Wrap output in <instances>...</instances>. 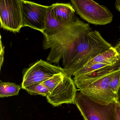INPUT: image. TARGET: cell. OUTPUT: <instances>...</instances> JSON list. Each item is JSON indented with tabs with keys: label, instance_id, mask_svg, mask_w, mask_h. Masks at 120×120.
Instances as JSON below:
<instances>
[{
	"label": "cell",
	"instance_id": "cell-10",
	"mask_svg": "<svg viewBox=\"0 0 120 120\" xmlns=\"http://www.w3.org/2000/svg\"><path fill=\"white\" fill-rule=\"evenodd\" d=\"M68 26L63 24L53 17L49 6L45 19V29L43 33L44 36L55 35L66 28Z\"/></svg>",
	"mask_w": 120,
	"mask_h": 120
},
{
	"label": "cell",
	"instance_id": "cell-12",
	"mask_svg": "<svg viewBox=\"0 0 120 120\" xmlns=\"http://www.w3.org/2000/svg\"><path fill=\"white\" fill-rule=\"evenodd\" d=\"M22 86L14 83L3 82L0 83V97L4 98L19 95Z\"/></svg>",
	"mask_w": 120,
	"mask_h": 120
},
{
	"label": "cell",
	"instance_id": "cell-4",
	"mask_svg": "<svg viewBox=\"0 0 120 120\" xmlns=\"http://www.w3.org/2000/svg\"><path fill=\"white\" fill-rule=\"evenodd\" d=\"M71 5L76 13L90 23L105 25L113 20L111 12L105 7L92 0H71Z\"/></svg>",
	"mask_w": 120,
	"mask_h": 120
},
{
	"label": "cell",
	"instance_id": "cell-7",
	"mask_svg": "<svg viewBox=\"0 0 120 120\" xmlns=\"http://www.w3.org/2000/svg\"><path fill=\"white\" fill-rule=\"evenodd\" d=\"M49 7L22 0L23 27L28 26L43 33Z\"/></svg>",
	"mask_w": 120,
	"mask_h": 120
},
{
	"label": "cell",
	"instance_id": "cell-13",
	"mask_svg": "<svg viewBox=\"0 0 120 120\" xmlns=\"http://www.w3.org/2000/svg\"><path fill=\"white\" fill-rule=\"evenodd\" d=\"M120 58V56L119 55L117 57L112 59L111 60L105 62L97 63L88 67H82L77 71L74 74V76H78L87 74L104 67L114 64L119 60Z\"/></svg>",
	"mask_w": 120,
	"mask_h": 120
},
{
	"label": "cell",
	"instance_id": "cell-14",
	"mask_svg": "<svg viewBox=\"0 0 120 120\" xmlns=\"http://www.w3.org/2000/svg\"><path fill=\"white\" fill-rule=\"evenodd\" d=\"M26 90L31 95H41L47 97L50 93L49 90L43 83H38L26 87Z\"/></svg>",
	"mask_w": 120,
	"mask_h": 120
},
{
	"label": "cell",
	"instance_id": "cell-19",
	"mask_svg": "<svg viewBox=\"0 0 120 120\" xmlns=\"http://www.w3.org/2000/svg\"><path fill=\"white\" fill-rule=\"evenodd\" d=\"M115 8L120 13V0H117L115 2Z\"/></svg>",
	"mask_w": 120,
	"mask_h": 120
},
{
	"label": "cell",
	"instance_id": "cell-2",
	"mask_svg": "<svg viewBox=\"0 0 120 120\" xmlns=\"http://www.w3.org/2000/svg\"><path fill=\"white\" fill-rule=\"evenodd\" d=\"M120 69V58L114 64L92 73L74 76V81L80 92L102 105L118 102V96L111 90L110 81Z\"/></svg>",
	"mask_w": 120,
	"mask_h": 120
},
{
	"label": "cell",
	"instance_id": "cell-20",
	"mask_svg": "<svg viewBox=\"0 0 120 120\" xmlns=\"http://www.w3.org/2000/svg\"><path fill=\"white\" fill-rule=\"evenodd\" d=\"M114 48L119 55L120 56V42L117 44V45L114 47Z\"/></svg>",
	"mask_w": 120,
	"mask_h": 120
},
{
	"label": "cell",
	"instance_id": "cell-1",
	"mask_svg": "<svg viewBox=\"0 0 120 120\" xmlns=\"http://www.w3.org/2000/svg\"><path fill=\"white\" fill-rule=\"evenodd\" d=\"M99 32L76 17L59 33L45 36L43 47L50 49L47 60L58 64L62 59L64 70L71 77L90 60L111 48Z\"/></svg>",
	"mask_w": 120,
	"mask_h": 120
},
{
	"label": "cell",
	"instance_id": "cell-3",
	"mask_svg": "<svg viewBox=\"0 0 120 120\" xmlns=\"http://www.w3.org/2000/svg\"><path fill=\"white\" fill-rule=\"evenodd\" d=\"M116 103L102 105L80 92L76 93L75 101L84 120H116Z\"/></svg>",
	"mask_w": 120,
	"mask_h": 120
},
{
	"label": "cell",
	"instance_id": "cell-11",
	"mask_svg": "<svg viewBox=\"0 0 120 120\" xmlns=\"http://www.w3.org/2000/svg\"><path fill=\"white\" fill-rule=\"evenodd\" d=\"M119 55L114 48L112 47L106 51L99 54L88 62L83 67H88L97 63L105 62L117 57Z\"/></svg>",
	"mask_w": 120,
	"mask_h": 120
},
{
	"label": "cell",
	"instance_id": "cell-9",
	"mask_svg": "<svg viewBox=\"0 0 120 120\" xmlns=\"http://www.w3.org/2000/svg\"><path fill=\"white\" fill-rule=\"evenodd\" d=\"M53 17L66 26L71 24L76 18L75 10L70 4L56 3L50 6Z\"/></svg>",
	"mask_w": 120,
	"mask_h": 120
},
{
	"label": "cell",
	"instance_id": "cell-8",
	"mask_svg": "<svg viewBox=\"0 0 120 120\" xmlns=\"http://www.w3.org/2000/svg\"><path fill=\"white\" fill-rule=\"evenodd\" d=\"M76 91L73 80L66 74L46 98L48 102L54 107L64 104H75Z\"/></svg>",
	"mask_w": 120,
	"mask_h": 120
},
{
	"label": "cell",
	"instance_id": "cell-21",
	"mask_svg": "<svg viewBox=\"0 0 120 120\" xmlns=\"http://www.w3.org/2000/svg\"><path fill=\"white\" fill-rule=\"evenodd\" d=\"M118 101L120 103V88L119 89V91L118 93Z\"/></svg>",
	"mask_w": 120,
	"mask_h": 120
},
{
	"label": "cell",
	"instance_id": "cell-18",
	"mask_svg": "<svg viewBox=\"0 0 120 120\" xmlns=\"http://www.w3.org/2000/svg\"><path fill=\"white\" fill-rule=\"evenodd\" d=\"M0 68L2 67L3 61V57H4V47L3 44L2 43V41H0Z\"/></svg>",
	"mask_w": 120,
	"mask_h": 120
},
{
	"label": "cell",
	"instance_id": "cell-17",
	"mask_svg": "<svg viewBox=\"0 0 120 120\" xmlns=\"http://www.w3.org/2000/svg\"><path fill=\"white\" fill-rule=\"evenodd\" d=\"M116 120H120V103L119 102L116 106Z\"/></svg>",
	"mask_w": 120,
	"mask_h": 120
},
{
	"label": "cell",
	"instance_id": "cell-5",
	"mask_svg": "<svg viewBox=\"0 0 120 120\" xmlns=\"http://www.w3.org/2000/svg\"><path fill=\"white\" fill-rule=\"evenodd\" d=\"M22 0H0V27L7 30L19 32L23 27Z\"/></svg>",
	"mask_w": 120,
	"mask_h": 120
},
{
	"label": "cell",
	"instance_id": "cell-16",
	"mask_svg": "<svg viewBox=\"0 0 120 120\" xmlns=\"http://www.w3.org/2000/svg\"><path fill=\"white\" fill-rule=\"evenodd\" d=\"M109 86L112 92L118 96L120 88V69L114 74L110 81Z\"/></svg>",
	"mask_w": 120,
	"mask_h": 120
},
{
	"label": "cell",
	"instance_id": "cell-15",
	"mask_svg": "<svg viewBox=\"0 0 120 120\" xmlns=\"http://www.w3.org/2000/svg\"><path fill=\"white\" fill-rule=\"evenodd\" d=\"M66 74L62 73L56 74L43 83L48 88L50 92L63 80Z\"/></svg>",
	"mask_w": 120,
	"mask_h": 120
},
{
	"label": "cell",
	"instance_id": "cell-6",
	"mask_svg": "<svg viewBox=\"0 0 120 120\" xmlns=\"http://www.w3.org/2000/svg\"><path fill=\"white\" fill-rule=\"evenodd\" d=\"M62 73H66L63 68L41 60L26 71L23 77L22 87L25 89L30 86L43 82L54 75Z\"/></svg>",
	"mask_w": 120,
	"mask_h": 120
}]
</instances>
